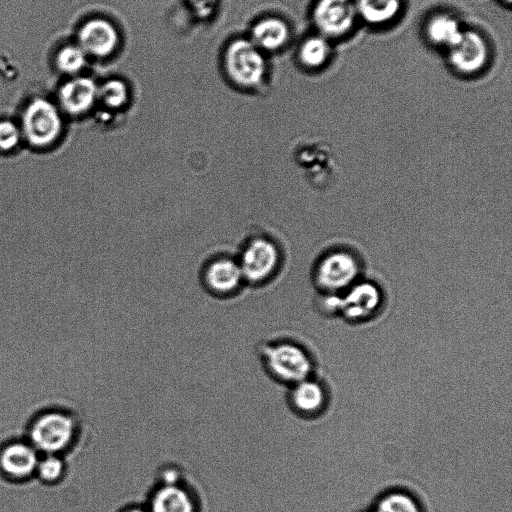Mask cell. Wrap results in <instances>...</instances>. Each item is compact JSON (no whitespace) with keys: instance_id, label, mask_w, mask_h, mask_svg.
Wrapping results in <instances>:
<instances>
[{"instance_id":"4fadbf2b","label":"cell","mask_w":512,"mask_h":512,"mask_svg":"<svg viewBox=\"0 0 512 512\" xmlns=\"http://www.w3.org/2000/svg\"><path fill=\"white\" fill-rule=\"evenodd\" d=\"M381 304V293L372 283L354 285L344 299H337V311L347 319L358 321L374 315Z\"/></svg>"},{"instance_id":"8fae6325","label":"cell","mask_w":512,"mask_h":512,"mask_svg":"<svg viewBox=\"0 0 512 512\" xmlns=\"http://www.w3.org/2000/svg\"><path fill=\"white\" fill-rule=\"evenodd\" d=\"M145 506L149 512H198V502L182 479L159 481Z\"/></svg>"},{"instance_id":"3957f363","label":"cell","mask_w":512,"mask_h":512,"mask_svg":"<svg viewBox=\"0 0 512 512\" xmlns=\"http://www.w3.org/2000/svg\"><path fill=\"white\" fill-rule=\"evenodd\" d=\"M18 124L24 144L35 150L54 147L64 132V121L58 107L40 97L27 104Z\"/></svg>"},{"instance_id":"4316f807","label":"cell","mask_w":512,"mask_h":512,"mask_svg":"<svg viewBox=\"0 0 512 512\" xmlns=\"http://www.w3.org/2000/svg\"><path fill=\"white\" fill-rule=\"evenodd\" d=\"M504 8L510 9L512 0H497Z\"/></svg>"},{"instance_id":"5bb4252c","label":"cell","mask_w":512,"mask_h":512,"mask_svg":"<svg viewBox=\"0 0 512 512\" xmlns=\"http://www.w3.org/2000/svg\"><path fill=\"white\" fill-rule=\"evenodd\" d=\"M79 47L86 53L96 57L111 54L118 44V32L107 20L92 19L87 21L78 34Z\"/></svg>"},{"instance_id":"ac0fdd59","label":"cell","mask_w":512,"mask_h":512,"mask_svg":"<svg viewBox=\"0 0 512 512\" xmlns=\"http://www.w3.org/2000/svg\"><path fill=\"white\" fill-rule=\"evenodd\" d=\"M288 399L297 413L312 416L324 408L326 393L318 382L306 378L291 386Z\"/></svg>"},{"instance_id":"8992f818","label":"cell","mask_w":512,"mask_h":512,"mask_svg":"<svg viewBox=\"0 0 512 512\" xmlns=\"http://www.w3.org/2000/svg\"><path fill=\"white\" fill-rule=\"evenodd\" d=\"M360 269V261L351 251L332 250L316 263L313 282L323 292H338L357 279Z\"/></svg>"},{"instance_id":"ffe728a7","label":"cell","mask_w":512,"mask_h":512,"mask_svg":"<svg viewBox=\"0 0 512 512\" xmlns=\"http://www.w3.org/2000/svg\"><path fill=\"white\" fill-rule=\"evenodd\" d=\"M296 161L307 169L308 177L315 185H323L332 172V161L328 148L318 145H304L296 151Z\"/></svg>"},{"instance_id":"52a82bcc","label":"cell","mask_w":512,"mask_h":512,"mask_svg":"<svg viewBox=\"0 0 512 512\" xmlns=\"http://www.w3.org/2000/svg\"><path fill=\"white\" fill-rule=\"evenodd\" d=\"M224 61L229 77L241 87H255L264 77L265 59L251 40L237 39L230 43Z\"/></svg>"},{"instance_id":"30bf717a","label":"cell","mask_w":512,"mask_h":512,"mask_svg":"<svg viewBox=\"0 0 512 512\" xmlns=\"http://www.w3.org/2000/svg\"><path fill=\"white\" fill-rule=\"evenodd\" d=\"M466 25L455 11L438 8L424 17L420 30L424 42L443 53L458 40Z\"/></svg>"},{"instance_id":"277c9868","label":"cell","mask_w":512,"mask_h":512,"mask_svg":"<svg viewBox=\"0 0 512 512\" xmlns=\"http://www.w3.org/2000/svg\"><path fill=\"white\" fill-rule=\"evenodd\" d=\"M259 356L266 372L275 380L290 386L309 378L312 362L298 344L271 341L260 347Z\"/></svg>"},{"instance_id":"e0dca14e","label":"cell","mask_w":512,"mask_h":512,"mask_svg":"<svg viewBox=\"0 0 512 512\" xmlns=\"http://www.w3.org/2000/svg\"><path fill=\"white\" fill-rule=\"evenodd\" d=\"M38 461L36 449L26 443H10L0 451V469L12 478L28 477L36 470Z\"/></svg>"},{"instance_id":"7c38bea8","label":"cell","mask_w":512,"mask_h":512,"mask_svg":"<svg viewBox=\"0 0 512 512\" xmlns=\"http://www.w3.org/2000/svg\"><path fill=\"white\" fill-rule=\"evenodd\" d=\"M359 25L370 30H385L403 16L407 0H354Z\"/></svg>"},{"instance_id":"44dd1931","label":"cell","mask_w":512,"mask_h":512,"mask_svg":"<svg viewBox=\"0 0 512 512\" xmlns=\"http://www.w3.org/2000/svg\"><path fill=\"white\" fill-rule=\"evenodd\" d=\"M372 512H423L419 503L405 492L394 491L382 496Z\"/></svg>"},{"instance_id":"9a60e30c","label":"cell","mask_w":512,"mask_h":512,"mask_svg":"<svg viewBox=\"0 0 512 512\" xmlns=\"http://www.w3.org/2000/svg\"><path fill=\"white\" fill-rule=\"evenodd\" d=\"M98 86L88 77L66 82L59 90L61 110L71 116H80L92 109L97 101Z\"/></svg>"},{"instance_id":"ba28073f","label":"cell","mask_w":512,"mask_h":512,"mask_svg":"<svg viewBox=\"0 0 512 512\" xmlns=\"http://www.w3.org/2000/svg\"><path fill=\"white\" fill-rule=\"evenodd\" d=\"M200 282L216 298L233 297L246 285L236 257L227 254L214 255L204 262Z\"/></svg>"},{"instance_id":"7402d4cb","label":"cell","mask_w":512,"mask_h":512,"mask_svg":"<svg viewBox=\"0 0 512 512\" xmlns=\"http://www.w3.org/2000/svg\"><path fill=\"white\" fill-rule=\"evenodd\" d=\"M128 100L126 84L117 79L108 80L98 87L97 101H100L109 110L122 108Z\"/></svg>"},{"instance_id":"cb8c5ba5","label":"cell","mask_w":512,"mask_h":512,"mask_svg":"<svg viewBox=\"0 0 512 512\" xmlns=\"http://www.w3.org/2000/svg\"><path fill=\"white\" fill-rule=\"evenodd\" d=\"M23 142L19 124L9 120H0V154H10L16 151Z\"/></svg>"},{"instance_id":"484cf974","label":"cell","mask_w":512,"mask_h":512,"mask_svg":"<svg viewBox=\"0 0 512 512\" xmlns=\"http://www.w3.org/2000/svg\"><path fill=\"white\" fill-rule=\"evenodd\" d=\"M120 512H149L147 507L144 505H131L123 508Z\"/></svg>"},{"instance_id":"6da1fadb","label":"cell","mask_w":512,"mask_h":512,"mask_svg":"<svg viewBox=\"0 0 512 512\" xmlns=\"http://www.w3.org/2000/svg\"><path fill=\"white\" fill-rule=\"evenodd\" d=\"M443 55L446 65L456 76L470 79L481 76L489 69L494 50L483 30L466 25L458 40Z\"/></svg>"},{"instance_id":"603a6c76","label":"cell","mask_w":512,"mask_h":512,"mask_svg":"<svg viewBox=\"0 0 512 512\" xmlns=\"http://www.w3.org/2000/svg\"><path fill=\"white\" fill-rule=\"evenodd\" d=\"M86 63V53L75 45L63 47L57 54L56 64L60 71L73 74L80 71Z\"/></svg>"},{"instance_id":"9c48e42d","label":"cell","mask_w":512,"mask_h":512,"mask_svg":"<svg viewBox=\"0 0 512 512\" xmlns=\"http://www.w3.org/2000/svg\"><path fill=\"white\" fill-rule=\"evenodd\" d=\"M75 431V422L69 415L61 412H47L33 422L30 439L34 448L54 454L70 445Z\"/></svg>"},{"instance_id":"d6986e66","label":"cell","mask_w":512,"mask_h":512,"mask_svg":"<svg viewBox=\"0 0 512 512\" xmlns=\"http://www.w3.org/2000/svg\"><path fill=\"white\" fill-rule=\"evenodd\" d=\"M289 25L278 17H267L257 22L251 31V42L260 50L276 51L290 39Z\"/></svg>"},{"instance_id":"d4e9b609","label":"cell","mask_w":512,"mask_h":512,"mask_svg":"<svg viewBox=\"0 0 512 512\" xmlns=\"http://www.w3.org/2000/svg\"><path fill=\"white\" fill-rule=\"evenodd\" d=\"M63 469L62 461L54 454H48V456L39 460L36 468L40 478L46 482L58 480L63 473Z\"/></svg>"},{"instance_id":"5b68a950","label":"cell","mask_w":512,"mask_h":512,"mask_svg":"<svg viewBox=\"0 0 512 512\" xmlns=\"http://www.w3.org/2000/svg\"><path fill=\"white\" fill-rule=\"evenodd\" d=\"M309 19L313 31L334 44L349 38L359 25L354 0H313Z\"/></svg>"},{"instance_id":"7a4b0ae2","label":"cell","mask_w":512,"mask_h":512,"mask_svg":"<svg viewBox=\"0 0 512 512\" xmlns=\"http://www.w3.org/2000/svg\"><path fill=\"white\" fill-rule=\"evenodd\" d=\"M246 285L261 287L269 283L282 265L279 244L267 234H252L241 243L235 255Z\"/></svg>"},{"instance_id":"2e32d148","label":"cell","mask_w":512,"mask_h":512,"mask_svg":"<svg viewBox=\"0 0 512 512\" xmlns=\"http://www.w3.org/2000/svg\"><path fill=\"white\" fill-rule=\"evenodd\" d=\"M334 46L332 41L312 30L299 43L298 63L310 72H320L331 63L334 57Z\"/></svg>"}]
</instances>
